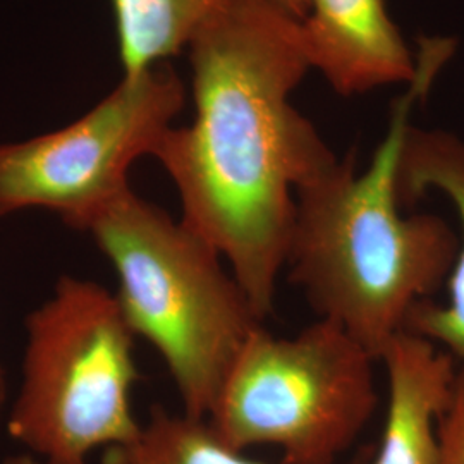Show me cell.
I'll use <instances>...</instances> for the list:
<instances>
[{"label": "cell", "mask_w": 464, "mask_h": 464, "mask_svg": "<svg viewBox=\"0 0 464 464\" xmlns=\"http://www.w3.org/2000/svg\"><path fill=\"white\" fill-rule=\"evenodd\" d=\"M5 398H7V381H5V372H4V366H2V363H0V413H2V410H4Z\"/></svg>", "instance_id": "cell-15"}, {"label": "cell", "mask_w": 464, "mask_h": 464, "mask_svg": "<svg viewBox=\"0 0 464 464\" xmlns=\"http://www.w3.org/2000/svg\"><path fill=\"white\" fill-rule=\"evenodd\" d=\"M439 464H464V373L459 368L448 411L439 423Z\"/></svg>", "instance_id": "cell-12"}, {"label": "cell", "mask_w": 464, "mask_h": 464, "mask_svg": "<svg viewBox=\"0 0 464 464\" xmlns=\"http://www.w3.org/2000/svg\"><path fill=\"white\" fill-rule=\"evenodd\" d=\"M387 373V413L370 464H439V423L448 411L458 363L444 349L401 332L379 358Z\"/></svg>", "instance_id": "cell-8"}, {"label": "cell", "mask_w": 464, "mask_h": 464, "mask_svg": "<svg viewBox=\"0 0 464 464\" xmlns=\"http://www.w3.org/2000/svg\"><path fill=\"white\" fill-rule=\"evenodd\" d=\"M102 464H266L224 444L210 423L155 406L124 446L105 449Z\"/></svg>", "instance_id": "cell-11"}, {"label": "cell", "mask_w": 464, "mask_h": 464, "mask_svg": "<svg viewBox=\"0 0 464 464\" xmlns=\"http://www.w3.org/2000/svg\"><path fill=\"white\" fill-rule=\"evenodd\" d=\"M399 197L410 207L429 191L446 195L461 220L459 251L449 274L448 301L416 303L404 332L442 346L464 373V141L446 131H425L410 124L399 160Z\"/></svg>", "instance_id": "cell-9"}, {"label": "cell", "mask_w": 464, "mask_h": 464, "mask_svg": "<svg viewBox=\"0 0 464 464\" xmlns=\"http://www.w3.org/2000/svg\"><path fill=\"white\" fill-rule=\"evenodd\" d=\"M452 44L425 42L416 76L399 99L372 162L354 153L296 193L285 270L318 318L331 320L377 360L416 303L430 299L454 266L461 239L444 218L404 216L399 160L410 112L448 61Z\"/></svg>", "instance_id": "cell-2"}, {"label": "cell", "mask_w": 464, "mask_h": 464, "mask_svg": "<svg viewBox=\"0 0 464 464\" xmlns=\"http://www.w3.org/2000/svg\"><path fill=\"white\" fill-rule=\"evenodd\" d=\"M301 34L310 66L343 97L415 80L416 59L387 0H312Z\"/></svg>", "instance_id": "cell-7"}, {"label": "cell", "mask_w": 464, "mask_h": 464, "mask_svg": "<svg viewBox=\"0 0 464 464\" xmlns=\"http://www.w3.org/2000/svg\"><path fill=\"white\" fill-rule=\"evenodd\" d=\"M186 102L169 66L122 76L114 92L74 122L23 141L0 143V217L49 210L78 229L130 186V170L153 157Z\"/></svg>", "instance_id": "cell-6"}, {"label": "cell", "mask_w": 464, "mask_h": 464, "mask_svg": "<svg viewBox=\"0 0 464 464\" xmlns=\"http://www.w3.org/2000/svg\"><path fill=\"white\" fill-rule=\"evenodd\" d=\"M379 360L318 318L293 337L249 334L207 418L236 450L276 448L282 464H335L379 406Z\"/></svg>", "instance_id": "cell-5"}, {"label": "cell", "mask_w": 464, "mask_h": 464, "mask_svg": "<svg viewBox=\"0 0 464 464\" xmlns=\"http://www.w3.org/2000/svg\"><path fill=\"white\" fill-rule=\"evenodd\" d=\"M24 353L9 435L44 464H90L97 449L131 442L134 335L116 293L61 276L24 318Z\"/></svg>", "instance_id": "cell-4"}, {"label": "cell", "mask_w": 464, "mask_h": 464, "mask_svg": "<svg viewBox=\"0 0 464 464\" xmlns=\"http://www.w3.org/2000/svg\"><path fill=\"white\" fill-rule=\"evenodd\" d=\"M229 0H112L119 59L136 76L189 47Z\"/></svg>", "instance_id": "cell-10"}, {"label": "cell", "mask_w": 464, "mask_h": 464, "mask_svg": "<svg viewBox=\"0 0 464 464\" xmlns=\"http://www.w3.org/2000/svg\"><path fill=\"white\" fill-rule=\"evenodd\" d=\"M195 117L153 157L178 189L184 224L222 255L266 322L296 193L339 162L291 103L312 71L301 21L274 0H229L188 47Z\"/></svg>", "instance_id": "cell-1"}, {"label": "cell", "mask_w": 464, "mask_h": 464, "mask_svg": "<svg viewBox=\"0 0 464 464\" xmlns=\"http://www.w3.org/2000/svg\"><path fill=\"white\" fill-rule=\"evenodd\" d=\"M274 2H277L284 11H287L291 16L296 17L299 21L308 16L312 7V0H274Z\"/></svg>", "instance_id": "cell-13"}, {"label": "cell", "mask_w": 464, "mask_h": 464, "mask_svg": "<svg viewBox=\"0 0 464 464\" xmlns=\"http://www.w3.org/2000/svg\"><path fill=\"white\" fill-rule=\"evenodd\" d=\"M2 464H44L40 459H36L32 454H19V456H11Z\"/></svg>", "instance_id": "cell-14"}, {"label": "cell", "mask_w": 464, "mask_h": 464, "mask_svg": "<svg viewBox=\"0 0 464 464\" xmlns=\"http://www.w3.org/2000/svg\"><path fill=\"white\" fill-rule=\"evenodd\" d=\"M76 231L114 266L122 315L160 354L183 413L207 420L239 349L264 325L222 255L133 188Z\"/></svg>", "instance_id": "cell-3"}]
</instances>
